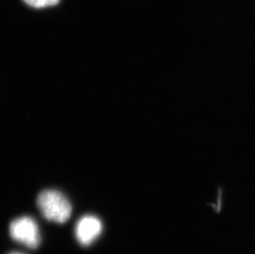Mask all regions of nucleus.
<instances>
[{
  "label": "nucleus",
  "mask_w": 255,
  "mask_h": 254,
  "mask_svg": "<svg viewBox=\"0 0 255 254\" xmlns=\"http://www.w3.org/2000/svg\"><path fill=\"white\" fill-rule=\"evenodd\" d=\"M36 202L42 216L55 223H65L72 213L70 201L65 195L56 190H46L41 192Z\"/></svg>",
  "instance_id": "1"
},
{
  "label": "nucleus",
  "mask_w": 255,
  "mask_h": 254,
  "mask_svg": "<svg viewBox=\"0 0 255 254\" xmlns=\"http://www.w3.org/2000/svg\"><path fill=\"white\" fill-rule=\"evenodd\" d=\"M12 240L30 249H36L41 242L38 226L33 219L23 216L12 221L9 226Z\"/></svg>",
  "instance_id": "2"
},
{
  "label": "nucleus",
  "mask_w": 255,
  "mask_h": 254,
  "mask_svg": "<svg viewBox=\"0 0 255 254\" xmlns=\"http://www.w3.org/2000/svg\"><path fill=\"white\" fill-rule=\"evenodd\" d=\"M103 225L98 217L91 215L85 216L75 226V237L82 246H89L101 234Z\"/></svg>",
  "instance_id": "3"
},
{
  "label": "nucleus",
  "mask_w": 255,
  "mask_h": 254,
  "mask_svg": "<svg viewBox=\"0 0 255 254\" xmlns=\"http://www.w3.org/2000/svg\"><path fill=\"white\" fill-rule=\"evenodd\" d=\"M23 1L29 6L36 7V8L51 7L57 4L58 2H60V0H23Z\"/></svg>",
  "instance_id": "4"
},
{
  "label": "nucleus",
  "mask_w": 255,
  "mask_h": 254,
  "mask_svg": "<svg viewBox=\"0 0 255 254\" xmlns=\"http://www.w3.org/2000/svg\"></svg>",
  "instance_id": "5"
}]
</instances>
